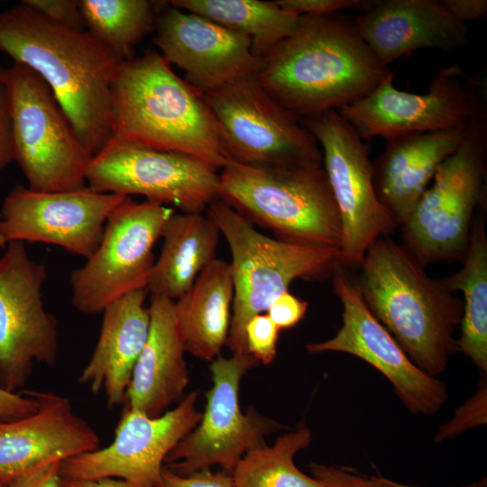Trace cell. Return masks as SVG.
I'll use <instances>...</instances> for the list:
<instances>
[{
	"label": "cell",
	"mask_w": 487,
	"mask_h": 487,
	"mask_svg": "<svg viewBox=\"0 0 487 487\" xmlns=\"http://www.w3.org/2000/svg\"><path fill=\"white\" fill-rule=\"evenodd\" d=\"M150 329L125 394V408L156 418L184 398L189 382L184 341L177 323L174 300L152 295Z\"/></svg>",
	"instance_id": "obj_23"
},
{
	"label": "cell",
	"mask_w": 487,
	"mask_h": 487,
	"mask_svg": "<svg viewBox=\"0 0 487 487\" xmlns=\"http://www.w3.org/2000/svg\"><path fill=\"white\" fill-rule=\"evenodd\" d=\"M124 198L88 186L38 192L16 184L2 205L0 235L6 243L54 244L87 259L100 244L110 213Z\"/></svg>",
	"instance_id": "obj_18"
},
{
	"label": "cell",
	"mask_w": 487,
	"mask_h": 487,
	"mask_svg": "<svg viewBox=\"0 0 487 487\" xmlns=\"http://www.w3.org/2000/svg\"><path fill=\"white\" fill-rule=\"evenodd\" d=\"M145 291L129 292L106 308L96 347L79 376V382L93 393L104 391L111 408L124 403L133 368L148 338Z\"/></svg>",
	"instance_id": "obj_24"
},
{
	"label": "cell",
	"mask_w": 487,
	"mask_h": 487,
	"mask_svg": "<svg viewBox=\"0 0 487 487\" xmlns=\"http://www.w3.org/2000/svg\"><path fill=\"white\" fill-rule=\"evenodd\" d=\"M391 72L354 21L336 14L300 15L295 31L261 59L255 75L272 98L302 119L356 103Z\"/></svg>",
	"instance_id": "obj_2"
},
{
	"label": "cell",
	"mask_w": 487,
	"mask_h": 487,
	"mask_svg": "<svg viewBox=\"0 0 487 487\" xmlns=\"http://www.w3.org/2000/svg\"><path fill=\"white\" fill-rule=\"evenodd\" d=\"M280 331L266 313L253 316L245 326L247 353L258 363H271L277 354Z\"/></svg>",
	"instance_id": "obj_32"
},
{
	"label": "cell",
	"mask_w": 487,
	"mask_h": 487,
	"mask_svg": "<svg viewBox=\"0 0 487 487\" xmlns=\"http://www.w3.org/2000/svg\"><path fill=\"white\" fill-rule=\"evenodd\" d=\"M60 463L43 465L24 473L7 482L9 487H60Z\"/></svg>",
	"instance_id": "obj_40"
},
{
	"label": "cell",
	"mask_w": 487,
	"mask_h": 487,
	"mask_svg": "<svg viewBox=\"0 0 487 487\" xmlns=\"http://www.w3.org/2000/svg\"><path fill=\"white\" fill-rule=\"evenodd\" d=\"M355 282L365 304L411 362L436 377L458 352L455 328L463 315V300L447 279H435L390 235L366 250Z\"/></svg>",
	"instance_id": "obj_3"
},
{
	"label": "cell",
	"mask_w": 487,
	"mask_h": 487,
	"mask_svg": "<svg viewBox=\"0 0 487 487\" xmlns=\"http://www.w3.org/2000/svg\"><path fill=\"white\" fill-rule=\"evenodd\" d=\"M37 409L0 420V479L6 483L35 468L61 463L100 447L96 430L72 409L66 397L31 391Z\"/></svg>",
	"instance_id": "obj_20"
},
{
	"label": "cell",
	"mask_w": 487,
	"mask_h": 487,
	"mask_svg": "<svg viewBox=\"0 0 487 487\" xmlns=\"http://www.w3.org/2000/svg\"><path fill=\"white\" fill-rule=\"evenodd\" d=\"M231 161L257 167L323 166L319 144L255 74L204 95Z\"/></svg>",
	"instance_id": "obj_9"
},
{
	"label": "cell",
	"mask_w": 487,
	"mask_h": 487,
	"mask_svg": "<svg viewBox=\"0 0 487 487\" xmlns=\"http://www.w3.org/2000/svg\"><path fill=\"white\" fill-rule=\"evenodd\" d=\"M0 487H9L8 484L0 479Z\"/></svg>",
	"instance_id": "obj_46"
},
{
	"label": "cell",
	"mask_w": 487,
	"mask_h": 487,
	"mask_svg": "<svg viewBox=\"0 0 487 487\" xmlns=\"http://www.w3.org/2000/svg\"><path fill=\"white\" fill-rule=\"evenodd\" d=\"M234 299L230 263L215 259L191 288L174 300L186 352L212 362L226 344Z\"/></svg>",
	"instance_id": "obj_25"
},
{
	"label": "cell",
	"mask_w": 487,
	"mask_h": 487,
	"mask_svg": "<svg viewBox=\"0 0 487 487\" xmlns=\"http://www.w3.org/2000/svg\"><path fill=\"white\" fill-rule=\"evenodd\" d=\"M85 27L122 60L155 28L153 4L146 0H79Z\"/></svg>",
	"instance_id": "obj_30"
},
{
	"label": "cell",
	"mask_w": 487,
	"mask_h": 487,
	"mask_svg": "<svg viewBox=\"0 0 487 487\" xmlns=\"http://www.w3.org/2000/svg\"><path fill=\"white\" fill-rule=\"evenodd\" d=\"M15 161L13 124L8 90L0 82V171Z\"/></svg>",
	"instance_id": "obj_38"
},
{
	"label": "cell",
	"mask_w": 487,
	"mask_h": 487,
	"mask_svg": "<svg viewBox=\"0 0 487 487\" xmlns=\"http://www.w3.org/2000/svg\"><path fill=\"white\" fill-rule=\"evenodd\" d=\"M486 170L487 115L469 124L400 226L401 245L423 266L464 258L473 220L485 202Z\"/></svg>",
	"instance_id": "obj_7"
},
{
	"label": "cell",
	"mask_w": 487,
	"mask_h": 487,
	"mask_svg": "<svg viewBox=\"0 0 487 487\" xmlns=\"http://www.w3.org/2000/svg\"><path fill=\"white\" fill-rule=\"evenodd\" d=\"M307 309V301L287 291L271 302L266 314L280 329H287L296 326L304 317Z\"/></svg>",
	"instance_id": "obj_37"
},
{
	"label": "cell",
	"mask_w": 487,
	"mask_h": 487,
	"mask_svg": "<svg viewBox=\"0 0 487 487\" xmlns=\"http://www.w3.org/2000/svg\"><path fill=\"white\" fill-rule=\"evenodd\" d=\"M0 257V387L16 392L34 363L54 366L58 322L46 310V267L29 256L25 243L11 241Z\"/></svg>",
	"instance_id": "obj_14"
},
{
	"label": "cell",
	"mask_w": 487,
	"mask_h": 487,
	"mask_svg": "<svg viewBox=\"0 0 487 487\" xmlns=\"http://www.w3.org/2000/svg\"><path fill=\"white\" fill-rule=\"evenodd\" d=\"M381 64L424 49L451 51L468 42V27L438 0H375L354 20Z\"/></svg>",
	"instance_id": "obj_21"
},
{
	"label": "cell",
	"mask_w": 487,
	"mask_h": 487,
	"mask_svg": "<svg viewBox=\"0 0 487 487\" xmlns=\"http://www.w3.org/2000/svg\"><path fill=\"white\" fill-rule=\"evenodd\" d=\"M487 382L486 374H482L475 393L455 410L454 417L439 426L435 436L436 442L452 439L467 430L483 426L487 420Z\"/></svg>",
	"instance_id": "obj_31"
},
{
	"label": "cell",
	"mask_w": 487,
	"mask_h": 487,
	"mask_svg": "<svg viewBox=\"0 0 487 487\" xmlns=\"http://www.w3.org/2000/svg\"><path fill=\"white\" fill-rule=\"evenodd\" d=\"M220 232L202 213H173L166 221L163 244L154 262L146 289L151 295L176 300L216 259Z\"/></svg>",
	"instance_id": "obj_26"
},
{
	"label": "cell",
	"mask_w": 487,
	"mask_h": 487,
	"mask_svg": "<svg viewBox=\"0 0 487 487\" xmlns=\"http://www.w3.org/2000/svg\"><path fill=\"white\" fill-rule=\"evenodd\" d=\"M485 207V206H484ZM475 215L463 265L447 277L450 289L462 291L458 352L467 355L482 374L487 373V235L483 207Z\"/></svg>",
	"instance_id": "obj_27"
},
{
	"label": "cell",
	"mask_w": 487,
	"mask_h": 487,
	"mask_svg": "<svg viewBox=\"0 0 487 487\" xmlns=\"http://www.w3.org/2000/svg\"><path fill=\"white\" fill-rule=\"evenodd\" d=\"M333 292L343 306L342 326L333 337L308 344L311 354H352L379 371L413 414L432 415L448 399L446 385L416 366L387 329L375 318L355 282L340 266L332 275Z\"/></svg>",
	"instance_id": "obj_17"
},
{
	"label": "cell",
	"mask_w": 487,
	"mask_h": 487,
	"mask_svg": "<svg viewBox=\"0 0 487 487\" xmlns=\"http://www.w3.org/2000/svg\"><path fill=\"white\" fill-rule=\"evenodd\" d=\"M60 487H131L123 480L115 478L81 479L60 475Z\"/></svg>",
	"instance_id": "obj_42"
},
{
	"label": "cell",
	"mask_w": 487,
	"mask_h": 487,
	"mask_svg": "<svg viewBox=\"0 0 487 487\" xmlns=\"http://www.w3.org/2000/svg\"><path fill=\"white\" fill-rule=\"evenodd\" d=\"M155 30L153 42L161 56L203 95L260 68L248 36L204 16L171 5L157 16Z\"/></svg>",
	"instance_id": "obj_19"
},
{
	"label": "cell",
	"mask_w": 487,
	"mask_h": 487,
	"mask_svg": "<svg viewBox=\"0 0 487 487\" xmlns=\"http://www.w3.org/2000/svg\"><path fill=\"white\" fill-rule=\"evenodd\" d=\"M218 198L292 244L341 250L342 222L323 166L257 167L230 161Z\"/></svg>",
	"instance_id": "obj_5"
},
{
	"label": "cell",
	"mask_w": 487,
	"mask_h": 487,
	"mask_svg": "<svg viewBox=\"0 0 487 487\" xmlns=\"http://www.w3.org/2000/svg\"><path fill=\"white\" fill-rule=\"evenodd\" d=\"M449 13L459 22L482 19L487 14L486 0H442Z\"/></svg>",
	"instance_id": "obj_41"
},
{
	"label": "cell",
	"mask_w": 487,
	"mask_h": 487,
	"mask_svg": "<svg viewBox=\"0 0 487 487\" xmlns=\"http://www.w3.org/2000/svg\"><path fill=\"white\" fill-rule=\"evenodd\" d=\"M86 179L97 192L141 195L185 213H202L218 198L219 173L207 163L114 138L92 157Z\"/></svg>",
	"instance_id": "obj_15"
},
{
	"label": "cell",
	"mask_w": 487,
	"mask_h": 487,
	"mask_svg": "<svg viewBox=\"0 0 487 487\" xmlns=\"http://www.w3.org/2000/svg\"><path fill=\"white\" fill-rule=\"evenodd\" d=\"M174 212L158 202L125 197L110 213L97 248L70 274L74 308L96 315L127 293L146 289L153 246Z\"/></svg>",
	"instance_id": "obj_10"
},
{
	"label": "cell",
	"mask_w": 487,
	"mask_h": 487,
	"mask_svg": "<svg viewBox=\"0 0 487 487\" xmlns=\"http://www.w3.org/2000/svg\"><path fill=\"white\" fill-rule=\"evenodd\" d=\"M158 487H234L233 477L226 472L213 473L203 469L188 475H179L163 466Z\"/></svg>",
	"instance_id": "obj_36"
},
{
	"label": "cell",
	"mask_w": 487,
	"mask_h": 487,
	"mask_svg": "<svg viewBox=\"0 0 487 487\" xmlns=\"http://www.w3.org/2000/svg\"><path fill=\"white\" fill-rule=\"evenodd\" d=\"M278 5L298 15L324 16L339 14L345 10L369 9L375 0H277Z\"/></svg>",
	"instance_id": "obj_34"
},
{
	"label": "cell",
	"mask_w": 487,
	"mask_h": 487,
	"mask_svg": "<svg viewBox=\"0 0 487 487\" xmlns=\"http://www.w3.org/2000/svg\"><path fill=\"white\" fill-rule=\"evenodd\" d=\"M170 5L204 16L248 36L259 59L268 54L298 26L299 15L286 11L275 1L173 0Z\"/></svg>",
	"instance_id": "obj_28"
},
{
	"label": "cell",
	"mask_w": 487,
	"mask_h": 487,
	"mask_svg": "<svg viewBox=\"0 0 487 487\" xmlns=\"http://www.w3.org/2000/svg\"><path fill=\"white\" fill-rule=\"evenodd\" d=\"M259 363L247 353L217 356L210 372L213 385L207 392L205 411L198 425L169 453L165 465L179 475L218 465L232 473L249 451L266 443L264 436L279 424L251 408L244 413L239 402L244 375Z\"/></svg>",
	"instance_id": "obj_13"
},
{
	"label": "cell",
	"mask_w": 487,
	"mask_h": 487,
	"mask_svg": "<svg viewBox=\"0 0 487 487\" xmlns=\"http://www.w3.org/2000/svg\"><path fill=\"white\" fill-rule=\"evenodd\" d=\"M309 468L311 476L325 487H405L385 477L365 475L343 466L312 463Z\"/></svg>",
	"instance_id": "obj_33"
},
{
	"label": "cell",
	"mask_w": 487,
	"mask_h": 487,
	"mask_svg": "<svg viewBox=\"0 0 487 487\" xmlns=\"http://www.w3.org/2000/svg\"><path fill=\"white\" fill-rule=\"evenodd\" d=\"M15 161L29 188L62 192L87 186L92 153L81 142L48 84L27 66L14 62L5 82Z\"/></svg>",
	"instance_id": "obj_8"
},
{
	"label": "cell",
	"mask_w": 487,
	"mask_h": 487,
	"mask_svg": "<svg viewBox=\"0 0 487 487\" xmlns=\"http://www.w3.org/2000/svg\"><path fill=\"white\" fill-rule=\"evenodd\" d=\"M300 121L319 144L340 213L341 265L360 266L368 247L399 226L375 193L369 146L337 111Z\"/></svg>",
	"instance_id": "obj_12"
},
{
	"label": "cell",
	"mask_w": 487,
	"mask_h": 487,
	"mask_svg": "<svg viewBox=\"0 0 487 487\" xmlns=\"http://www.w3.org/2000/svg\"><path fill=\"white\" fill-rule=\"evenodd\" d=\"M38 408L36 399L29 391L23 394L10 392L0 387V419L12 420L33 413Z\"/></svg>",
	"instance_id": "obj_39"
},
{
	"label": "cell",
	"mask_w": 487,
	"mask_h": 487,
	"mask_svg": "<svg viewBox=\"0 0 487 487\" xmlns=\"http://www.w3.org/2000/svg\"><path fill=\"white\" fill-rule=\"evenodd\" d=\"M21 2L55 23L75 30L86 29L78 1L23 0Z\"/></svg>",
	"instance_id": "obj_35"
},
{
	"label": "cell",
	"mask_w": 487,
	"mask_h": 487,
	"mask_svg": "<svg viewBox=\"0 0 487 487\" xmlns=\"http://www.w3.org/2000/svg\"><path fill=\"white\" fill-rule=\"evenodd\" d=\"M392 71L370 94L337 111L363 139L467 127L487 115L483 82L458 64L440 68L425 94L395 87Z\"/></svg>",
	"instance_id": "obj_11"
},
{
	"label": "cell",
	"mask_w": 487,
	"mask_h": 487,
	"mask_svg": "<svg viewBox=\"0 0 487 487\" xmlns=\"http://www.w3.org/2000/svg\"><path fill=\"white\" fill-rule=\"evenodd\" d=\"M312 432L302 425L269 446L247 452L231 473L234 487H325L295 464L296 454L310 445Z\"/></svg>",
	"instance_id": "obj_29"
},
{
	"label": "cell",
	"mask_w": 487,
	"mask_h": 487,
	"mask_svg": "<svg viewBox=\"0 0 487 487\" xmlns=\"http://www.w3.org/2000/svg\"><path fill=\"white\" fill-rule=\"evenodd\" d=\"M464 487H483V483H482V482H475V483L466 485V486H464Z\"/></svg>",
	"instance_id": "obj_44"
},
{
	"label": "cell",
	"mask_w": 487,
	"mask_h": 487,
	"mask_svg": "<svg viewBox=\"0 0 487 487\" xmlns=\"http://www.w3.org/2000/svg\"><path fill=\"white\" fill-rule=\"evenodd\" d=\"M112 138L177 152L222 170L231 160L205 96L161 53L124 60L111 87Z\"/></svg>",
	"instance_id": "obj_4"
},
{
	"label": "cell",
	"mask_w": 487,
	"mask_h": 487,
	"mask_svg": "<svg viewBox=\"0 0 487 487\" xmlns=\"http://www.w3.org/2000/svg\"><path fill=\"white\" fill-rule=\"evenodd\" d=\"M0 51L50 87L94 156L112 138L111 87L122 60L87 30L55 23L22 2L0 11Z\"/></svg>",
	"instance_id": "obj_1"
},
{
	"label": "cell",
	"mask_w": 487,
	"mask_h": 487,
	"mask_svg": "<svg viewBox=\"0 0 487 487\" xmlns=\"http://www.w3.org/2000/svg\"><path fill=\"white\" fill-rule=\"evenodd\" d=\"M7 79V69L0 67V82L5 83Z\"/></svg>",
	"instance_id": "obj_43"
},
{
	"label": "cell",
	"mask_w": 487,
	"mask_h": 487,
	"mask_svg": "<svg viewBox=\"0 0 487 487\" xmlns=\"http://www.w3.org/2000/svg\"><path fill=\"white\" fill-rule=\"evenodd\" d=\"M207 208V216L225 236L232 254L234 299L225 345L232 354L247 353L248 321L266 313L271 302L289 291L295 280H317L332 276L342 266L341 253L266 236L220 198Z\"/></svg>",
	"instance_id": "obj_6"
},
{
	"label": "cell",
	"mask_w": 487,
	"mask_h": 487,
	"mask_svg": "<svg viewBox=\"0 0 487 487\" xmlns=\"http://www.w3.org/2000/svg\"><path fill=\"white\" fill-rule=\"evenodd\" d=\"M197 391H190L172 409L152 418L125 408L106 447L60 463L62 476L81 479L115 478L131 487H158L169 453L199 422Z\"/></svg>",
	"instance_id": "obj_16"
},
{
	"label": "cell",
	"mask_w": 487,
	"mask_h": 487,
	"mask_svg": "<svg viewBox=\"0 0 487 487\" xmlns=\"http://www.w3.org/2000/svg\"><path fill=\"white\" fill-rule=\"evenodd\" d=\"M6 241L0 235V249L6 246Z\"/></svg>",
	"instance_id": "obj_45"
},
{
	"label": "cell",
	"mask_w": 487,
	"mask_h": 487,
	"mask_svg": "<svg viewBox=\"0 0 487 487\" xmlns=\"http://www.w3.org/2000/svg\"><path fill=\"white\" fill-rule=\"evenodd\" d=\"M468 126L386 139L383 152L372 161L373 185L399 226L407 222L440 165L460 146Z\"/></svg>",
	"instance_id": "obj_22"
}]
</instances>
